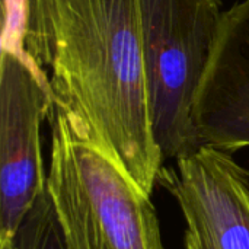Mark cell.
Here are the masks:
<instances>
[{
	"instance_id": "cell-1",
	"label": "cell",
	"mask_w": 249,
	"mask_h": 249,
	"mask_svg": "<svg viewBox=\"0 0 249 249\" xmlns=\"http://www.w3.org/2000/svg\"><path fill=\"white\" fill-rule=\"evenodd\" d=\"M25 50L53 98L80 117L152 196L155 140L137 0H28Z\"/></svg>"
},
{
	"instance_id": "cell-2",
	"label": "cell",
	"mask_w": 249,
	"mask_h": 249,
	"mask_svg": "<svg viewBox=\"0 0 249 249\" xmlns=\"http://www.w3.org/2000/svg\"><path fill=\"white\" fill-rule=\"evenodd\" d=\"M47 196L61 249H166L152 196L89 125L53 98Z\"/></svg>"
},
{
	"instance_id": "cell-3",
	"label": "cell",
	"mask_w": 249,
	"mask_h": 249,
	"mask_svg": "<svg viewBox=\"0 0 249 249\" xmlns=\"http://www.w3.org/2000/svg\"><path fill=\"white\" fill-rule=\"evenodd\" d=\"M137 1L153 136L178 159L201 146L193 108L225 12L220 0Z\"/></svg>"
},
{
	"instance_id": "cell-4",
	"label": "cell",
	"mask_w": 249,
	"mask_h": 249,
	"mask_svg": "<svg viewBox=\"0 0 249 249\" xmlns=\"http://www.w3.org/2000/svg\"><path fill=\"white\" fill-rule=\"evenodd\" d=\"M53 93L45 74L19 55H0V249L13 247L19 228L45 193L41 123Z\"/></svg>"
},
{
	"instance_id": "cell-5",
	"label": "cell",
	"mask_w": 249,
	"mask_h": 249,
	"mask_svg": "<svg viewBox=\"0 0 249 249\" xmlns=\"http://www.w3.org/2000/svg\"><path fill=\"white\" fill-rule=\"evenodd\" d=\"M158 184L177 200L185 249H249V171L213 144L162 166Z\"/></svg>"
},
{
	"instance_id": "cell-6",
	"label": "cell",
	"mask_w": 249,
	"mask_h": 249,
	"mask_svg": "<svg viewBox=\"0 0 249 249\" xmlns=\"http://www.w3.org/2000/svg\"><path fill=\"white\" fill-rule=\"evenodd\" d=\"M193 123L200 144L228 152L249 147V0L223 15Z\"/></svg>"
},
{
	"instance_id": "cell-7",
	"label": "cell",
	"mask_w": 249,
	"mask_h": 249,
	"mask_svg": "<svg viewBox=\"0 0 249 249\" xmlns=\"http://www.w3.org/2000/svg\"><path fill=\"white\" fill-rule=\"evenodd\" d=\"M13 245L16 249H61L47 193L38 198L22 222Z\"/></svg>"
},
{
	"instance_id": "cell-8",
	"label": "cell",
	"mask_w": 249,
	"mask_h": 249,
	"mask_svg": "<svg viewBox=\"0 0 249 249\" xmlns=\"http://www.w3.org/2000/svg\"><path fill=\"white\" fill-rule=\"evenodd\" d=\"M3 10H4V19H3V34H1V50L19 55L22 60H25L35 69L25 50L28 0H3ZM35 70L38 73H42L38 69Z\"/></svg>"
},
{
	"instance_id": "cell-9",
	"label": "cell",
	"mask_w": 249,
	"mask_h": 249,
	"mask_svg": "<svg viewBox=\"0 0 249 249\" xmlns=\"http://www.w3.org/2000/svg\"><path fill=\"white\" fill-rule=\"evenodd\" d=\"M1 249H16V248H15V245H13V247H7V248H1Z\"/></svg>"
}]
</instances>
